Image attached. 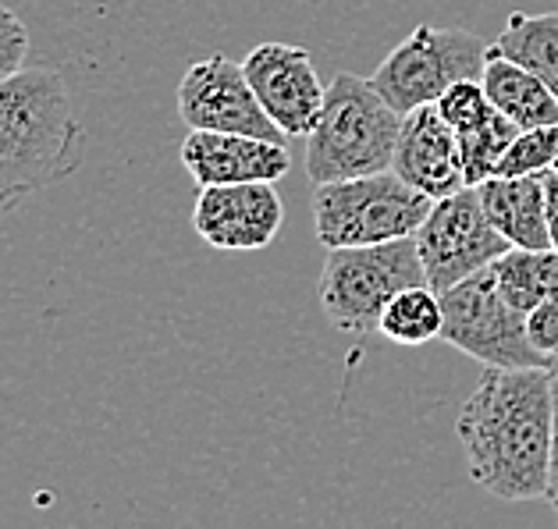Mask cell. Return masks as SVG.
Here are the masks:
<instances>
[{
  "label": "cell",
  "mask_w": 558,
  "mask_h": 529,
  "mask_svg": "<svg viewBox=\"0 0 558 529\" xmlns=\"http://www.w3.org/2000/svg\"><path fill=\"white\" fill-rule=\"evenodd\" d=\"M459 441L476 487L501 501L548 491L555 441V377L548 366H487L459 409Z\"/></svg>",
  "instance_id": "6da1fadb"
},
{
  "label": "cell",
  "mask_w": 558,
  "mask_h": 529,
  "mask_svg": "<svg viewBox=\"0 0 558 529\" xmlns=\"http://www.w3.org/2000/svg\"><path fill=\"white\" fill-rule=\"evenodd\" d=\"M83 153L86 132L58 67H22L0 83V213L75 174Z\"/></svg>",
  "instance_id": "7a4b0ae2"
},
{
  "label": "cell",
  "mask_w": 558,
  "mask_h": 529,
  "mask_svg": "<svg viewBox=\"0 0 558 529\" xmlns=\"http://www.w3.org/2000/svg\"><path fill=\"white\" fill-rule=\"evenodd\" d=\"M402 118L371 78L342 72L331 78L317 128L306 135V174L313 185L345 182L391 168Z\"/></svg>",
  "instance_id": "3957f363"
},
{
  "label": "cell",
  "mask_w": 558,
  "mask_h": 529,
  "mask_svg": "<svg viewBox=\"0 0 558 529\" xmlns=\"http://www.w3.org/2000/svg\"><path fill=\"white\" fill-rule=\"evenodd\" d=\"M416 284H427L416 235L328 249L320 270V309L335 331L363 337L380 328L391 298Z\"/></svg>",
  "instance_id": "277c9868"
},
{
  "label": "cell",
  "mask_w": 558,
  "mask_h": 529,
  "mask_svg": "<svg viewBox=\"0 0 558 529\" xmlns=\"http://www.w3.org/2000/svg\"><path fill=\"white\" fill-rule=\"evenodd\" d=\"M434 199L391 168L345 182H324L313 196V232L324 249L377 246L410 238L427 221Z\"/></svg>",
  "instance_id": "5b68a950"
},
{
  "label": "cell",
  "mask_w": 558,
  "mask_h": 529,
  "mask_svg": "<svg viewBox=\"0 0 558 529\" xmlns=\"http://www.w3.org/2000/svg\"><path fill=\"white\" fill-rule=\"evenodd\" d=\"M441 342L466 352L470 359H481L484 366H506V370L551 366V359L530 342L526 313L501 295L492 267L441 292Z\"/></svg>",
  "instance_id": "8992f818"
},
{
  "label": "cell",
  "mask_w": 558,
  "mask_h": 529,
  "mask_svg": "<svg viewBox=\"0 0 558 529\" xmlns=\"http://www.w3.org/2000/svg\"><path fill=\"white\" fill-rule=\"evenodd\" d=\"M487 64V44L466 29L420 25L395 47L371 75L374 89L399 114L424 103H438L448 86L462 78H481Z\"/></svg>",
  "instance_id": "52a82bcc"
},
{
  "label": "cell",
  "mask_w": 558,
  "mask_h": 529,
  "mask_svg": "<svg viewBox=\"0 0 558 529\" xmlns=\"http://www.w3.org/2000/svg\"><path fill=\"white\" fill-rule=\"evenodd\" d=\"M416 249L427 270V284L441 295L492 267L512 249V242L492 224L476 185H466L452 196L434 199L427 221L416 232Z\"/></svg>",
  "instance_id": "ba28073f"
},
{
  "label": "cell",
  "mask_w": 558,
  "mask_h": 529,
  "mask_svg": "<svg viewBox=\"0 0 558 529\" xmlns=\"http://www.w3.org/2000/svg\"><path fill=\"white\" fill-rule=\"evenodd\" d=\"M179 118L185 121V128L242 132L270 143L292 139L289 132H281L270 121V114L256 100L246 67L225 58V53H214V58H203L185 67L179 83Z\"/></svg>",
  "instance_id": "9c48e42d"
},
{
  "label": "cell",
  "mask_w": 558,
  "mask_h": 529,
  "mask_svg": "<svg viewBox=\"0 0 558 529\" xmlns=\"http://www.w3.org/2000/svg\"><path fill=\"white\" fill-rule=\"evenodd\" d=\"M278 182L203 185L193 207V227L207 246L221 253H256L278 238L284 207Z\"/></svg>",
  "instance_id": "30bf717a"
},
{
  "label": "cell",
  "mask_w": 558,
  "mask_h": 529,
  "mask_svg": "<svg viewBox=\"0 0 558 529\" xmlns=\"http://www.w3.org/2000/svg\"><path fill=\"white\" fill-rule=\"evenodd\" d=\"M256 100L270 121L289 135H310L317 128L328 100V86H320L310 53L292 44H260L242 61Z\"/></svg>",
  "instance_id": "8fae6325"
},
{
  "label": "cell",
  "mask_w": 558,
  "mask_h": 529,
  "mask_svg": "<svg viewBox=\"0 0 558 529\" xmlns=\"http://www.w3.org/2000/svg\"><path fill=\"white\" fill-rule=\"evenodd\" d=\"M182 164L203 185H235V182H281L292 168L289 146L256 139L242 132H203L189 128L182 143Z\"/></svg>",
  "instance_id": "7c38bea8"
},
{
  "label": "cell",
  "mask_w": 558,
  "mask_h": 529,
  "mask_svg": "<svg viewBox=\"0 0 558 529\" xmlns=\"http://www.w3.org/2000/svg\"><path fill=\"white\" fill-rule=\"evenodd\" d=\"M391 171L430 199H445L470 185L466 171H462L459 139L441 118L438 103H424L402 118Z\"/></svg>",
  "instance_id": "4fadbf2b"
},
{
  "label": "cell",
  "mask_w": 558,
  "mask_h": 529,
  "mask_svg": "<svg viewBox=\"0 0 558 529\" xmlns=\"http://www.w3.org/2000/svg\"><path fill=\"white\" fill-rule=\"evenodd\" d=\"M492 224L515 249H551L548 235V185L541 174H515V179H487L476 185Z\"/></svg>",
  "instance_id": "5bb4252c"
},
{
  "label": "cell",
  "mask_w": 558,
  "mask_h": 529,
  "mask_svg": "<svg viewBox=\"0 0 558 529\" xmlns=\"http://www.w3.org/2000/svg\"><path fill=\"white\" fill-rule=\"evenodd\" d=\"M481 83L501 114L520 128L558 125V97L520 61L506 58L498 47H487V64Z\"/></svg>",
  "instance_id": "9a60e30c"
},
{
  "label": "cell",
  "mask_w": 558,
  "mask_h": 529,
  "mask_svg": "<svg viewBox=\"0 0 558 529\" xmlns=\"http://www.w3.org/2000/svg\"><path fill=\"white\" fill-rule=\"evenodd\" d=\"M495 47L506 58L530 67L558 97V11H548V15L512 11L506 29L495 39Z\"/></svg>",
  "instance_id": "2e32d148"
},
{
  "label": "cell",
  "mask_w": 558,
  "mask_h": 529,
  "mask_svg": "<svg viewBox=\"0 0 558 529\" xmlns=\"http://www.w3.org/2000/svg\"><path fill=\"white\" fill-rule=\"evenodd\" d=\"M501 295L530 313L541 298L558 295V249H509L492 263Z\"/></svg>",
  "instance_id": "e0dca14e"
},
{
  "label": "cell",
  "mask_w": 558,
  "mask_h": 529,
  "mask_svg": "<svg viewBox=\"0 0 558 529\" xmlns=\"http://www.w3.org/2000/svg\"><path fill=\"white\" fill-rule=\"evenodd\" d=\"M441 323H445L441 295L430 284H416V288H405L391 298L385 317H380L377 334H385L391 345L416 348L441 337Z\"/></svg>",
  "instance_id": "ac0fdd59"
},
{
  "label": "cell",
  "mask_w": 558,
  "mask_h": 529,
  "mask_svg": "<svg viewBox=\"0 0 558 529\" xmlns=\"http://www.w3.org/2000/svg\"><path fill=\"white\" fill-rule=\"evenodd\" d=\"M520 132L523 128L501 114L498 107L476 128L459 132L456 139H459V153H462V171H466V182L481 185L487 179H495L501 157H506V149L512 146V139Z\"/></svg>",
  "instance_id": "d6986e66"
},
{
  "label": "cell",
  "mask_w": 558,
  "mask_h": 529,
  "mask_svg": "<svg viewBox=\"0 0 558 529\" xmlns=\"http://www.w3.org/2000/svg\"><path fill=\"white\" fill-rule=\"evenodd\" d=\"M558 160V125H541V128H523L506 149L501 164L495 174L501 179H515V174H541L551 171Z\"/></svg>",
  "instance_id": "ffe728a7"
},
{
  "label": "cell",
  "mask_w": 558,
  "mask_h": 529,
  "mask_svg": "<svg viewBox=\"0 0 558 529\" xmlns=\"http://www.w3.org/2000/svg\"><path fill=\"white\" fill-rule=\"evenodd\" d=\"M438 111L448 121V128L459 135L481 125V121L495 111V103L487 100V89L481 78H462V83L445 89V97L438 100Z\"/></svg>",
  "instance_id": "44dd1931"
},
{
  "label": "cell",
  "mask_w": 558,
  "mask_h": 529,
  "mask_svg": "<svg viewBox=\"0 0 558 529\" xmlns=\"http://www.w3.org/2000/svg\"><path fill=\"white\" fill-rule=\"evenodd\" d=\"M29 61V29L11 8L0 4V83L19 75Z\"/></svg>",
  "instance_id": "7402d4cb"
},
{
  "label": "cell",
  "mask_w": 558,
  "mask_h": 529,
  "mask_svg": "<svg viewBox=\"0 0 558 529\" xmlns=\"http://www.w3.org/2000/svg\"><path fill=\"white\" fill-rule=\"evenodd\" d=\"M526 331L544 356H558V295L541 298V303L526 313Z\"/></svg>",
  "instance_id": "603a6c76"
},
{
  "label": "cell",
  "mask_w": 558,
  "mask_h": 529,
  "mask_svg": "<svg viewBox=\"0 0 558 529\" xmlns=\"http://www.w3.org/2000/svg\"><path fill=\"white\" fill-rule=\"evenodd\" d=\"M544 497H548V505H551V508H555V515H558V381H555V441H551L548 491H544Z\"/></svg>",
  "instance_id": "cb8c5ba5"
},
{
  "label": "cell",
  "mask_w": 558,
  "mask_h": 529,
  "mask_svg": "<svg viewBox=\"0 0 558 529\" xmlns=\"http://www.w3.org/2000/svg\"><path fill=\"white\" fill-rule=\"evenodd\" d=\"M544 185H548V235L551 249H558V171H544Z\"/></svg>",
  "instance_id": "d4e9b609"
},
{
  "label": "cell",
  "mask_w": 558,
  "mask_h": 529,
  "mask_svg": "<svg viewBox=\"0 0 558 529\" xmlns=\"http://www.w3.org/2000/svg\"><path fill=\"white\" fill-rule=\"evenodd\" d=\"M548 370H551V377L558 381V356H551V366H548Z\"/></svg>",
  "instance_id": "484cf974"
},
{
  "label": "cell",
  "mask_w": 558,
  "mask_h": 529,
  "mask_svg": "<svg viewBox=\"0 0 558 529\" xmlns=\"http://www.w3.org/2000/svg\"><path fill=\"white\" fill-rule=\"evenodd\" d=\"M551 171H558V160H555V168H551Z\"/></svg>",
  "instance_id": "4316f807"
}]
</instances>
